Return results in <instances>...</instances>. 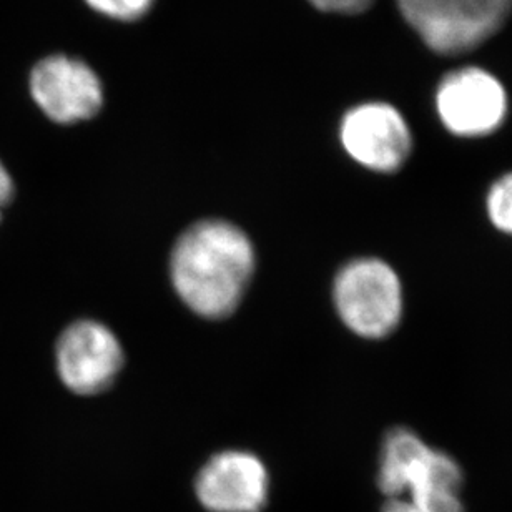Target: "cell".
Listing matches in <instances>:
<instances>
[{
  "label": "cell",
  "instance_id": "6da1fadb",
  "mask_svg": "<svg viewBox=\"0 0 512 512\" xmlns=\"http://www.w3.org/2000/svg\"><path fill=\"white\" fill-rule=\"evenodd\" d=\"M255 263V248L242 228L225 220H205L178 238L170 276L180 300L193 313L220 320L237 310Z\"/></svg>",
  "mask_w": 512,
  "mask_h": 512
},
{
  "label": "cell",
  "instance_id": "8992f818",
  "mask_svg": "<svg viewBox=\"0 0 512 512\" xmlns=\"http://www.w3.org/2000/svg\"><path fill=\"white\" fill-rule=\"evenodd\" d=\"M340 142L348 157L366 170L394 173L411 157L414 138L403 112L376 100L346 110Z\"/></svg>",
  "mask_w": 512,
  "mask_h": 512
},
{
  "label": "cell",
  "instance_id": "7c38bea8",
  "mask_svg": "<svg viewBox=\"0 0 512 512\" xmlns=\"http://www.w3.org/2000/svg\"><path fill=\"white\" fill-rule=\"evenodd\" d=\"M315 9L326 14L358 15L371 9L375 0H308Z\"/></svg>",
  "mask_w": 512,
  "mask_h": 512
},
{
  "label": "cell",
  "instance_id": "30bf717a",
  "mask_svg": "<svg viewBox=\"0 0 512 512\" xmlns=\"http://www.w3.org/2000/svg\"><path fill=\"white\" fill-rule=\"evenodd\" d=\"M486 213L498 232L512 237V172L504 173L489 188Z\"/></svg>",
  "mask_w": 512,
  "mask_h": 512
},
{
  "label": "cell",
  "instance_id": "8fae6325",
  "mask_svg": "<svg viewBox=\"0 0 512 512\" xmlns=\"http://www.w3.org/2000/svg\"><path fill=\"white\" fill-rule=\"evenodd\" d=\"M90 9L97 14L120 20V22H135L150 12L153 0H84Z\"/></svg>",
  "mask_w": 512,
  "mask_h": 512
},
{
  "label": "cell",
  "instance_id": "4fadbf2b",
  "mask_svg": "<svg viewBox=\"0 0 512 512\" xmlns=\"http://www.w3.org/2000/svg\"><path fill=\"white\" fill-rule=\"evenodd\" d=\"M15 195L14 178L5 167L4 162L0 160V222H2V212L4 208L9 207Z\"/></svg>",
  "mask_w": 512,
  "mask_h": 512
},
{
  "label": "cell",
  "instance_id": "9c48e42d",
  "mask_svg": "<svg viewBox=\"0 0 512 512\" xmlns=\"http://www.w3.org/2000/svg\"><path fill=\"white\" fill-rule=\"evenodd\" d=\"M268 488L265 464L245 451L213 456L195 481L198 501L212 512H260L268 501Z\"/></svg>",
  "mask_w": 512,
  "mask_h": 512
},
{
  "label": "cell",
  "instance_id": "5b68a950",
  "mask_svg": "<svg viewBox=\"0 0 512 512\" xmlns=\"http://www.w3.org/2000/svg\"><path fill=\"white\" fill-rule=\"evenodd\" d=\"M439 122L451 135L483 138L508 119L509 95L503 82L478 65L449 70L434 92Z\"/></svg>",
  "mask_w": 512,
  "mask_h": 512
},
{
  "label": "cell",
  "instance_id": "52a82bcc",
  "mask_svg": "<svg viewBox=\"0 0 512 512\" xmlns=\"http://www.w3.org/2000/svg\"><path fill=\"white\" fill-rule=\"evenodd\" d=\"M29 89L40 112L55 124L94 119L104 105V87L97 72L70 55L39 60L30 72Z\"/></svg>",
  "mask_w": 512,
  "mask_h": 512
},
{
  "label": "cell",
  "instance_id": "3957f363",
  "mask_svg": "<svg viewBox=\"0 0 512 512\" xmlns=\"http://www.w3.org/2000/svg\"><path fill=\"white\" fill-rule=\"evenodd\" d=\"M333 301L343 325L365 340L393 335L403 320V281L388 261L363 256L336 273Z\"/></svg>",
  "mask_w": 512,
  "mask_h": 512
},
{
  "label": "cell",
  "instance_id": "7a4b0ae2",
  "mask_svg": "<svg viewBox=\"0 0 512 512\" xmlns=\"http://www.w3.org/2000/svg\"><path fill=\"white\" fill-rule=\"evenodd\" d=\"M463 469L413 429H389L381 446L378 488L381 512H464Z\"/></svg>",
  "mask_w": 512,
  "mask_h": 512
},
{
  "label": "cell",
  "instance_id": "ba28073f",
  "mask_svg": "<svg viewBox=\"0 0 512 512\" xmlns=\"http://www.w3.org/2000/svg\"><path fill=\"white\" fill-rule=\"evenodd\" d=\"M60 380L75 394L94 396L110 388L124 366V350L114 331L95 320L75 321L55 346Z\"/></svg>",
  "mask_w": 512,
  "mask_h": 512
},
{
  "label": "cell",
  "instance_id": "277c9868",
  "mask_svg": "<svg viewBox=\"0 0 512 512\" xmlns=\"http://www.w3.org/2000/svg\"><path fill=\"white\" fill-rule=\"evenodd\" d=\"M406 24L434 54H468L493 39L512 14V0H396Z\"/></svg>",
  "mask_w": 512,
  "mask_h": 512
}]
</instances>
